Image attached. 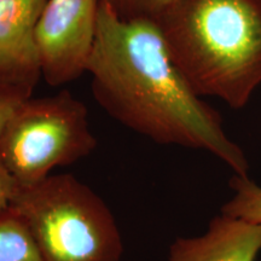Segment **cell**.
<instances>
[{
	"instance_id": "1",
	"label": "cell",
	"mask_w": 261,
	"mask_h": 261,
	"mask_svg": "<svg viewBox=\"0 0 261 261\" xmlns=\"http://www.w3.org/2000/svg\"><path fill=\"white\" fill-rule=\"evenodd\" d=\"M86 73L96 102L117 122L158 144L211 152L248 177L246 154L175 65L155 21H122L99 4Z\"/></svg>"
},
{
	"instance_id": "2",
	"label": "cell",
	"mask_w": 261,
	"mask_h": 261,
	"mask_svg": "<svg viewBox=\"0 0 261 261\" xmlns=\"http://www.w3.org/2000/svg\"><path fill=\"white\" fill-rule=\"evenodd\" d=\"M155 22L198 96L247 106L261 85V0H174Z\"/></svg>"
},
{
	"instance_id": "3",
	"label": "cell",
	"mask_w": 261,
	"mask_h": 261,
	"mask_svg": "<svg viewBox=\"0 0 261 261\" xmlns=\"http://www.w3.org/2000/svg\"><path fill=\"white\" fill-rule=\"evenodd\" d=\"M11 208L21 215L42 261H121L123 242L106 202L71 174H51L17 188Z\"/></svg>"
},
{
	"instance_id": "4",
	"label": "cell",
	"mask_w": 261,
	"mask_h": 261,
	"mask_svg": "<svg viewBox=\"0 0 261 261\" xmlns=\"http://www.w3.org/2000/svg\"><path fill=\"white\" fill-rule=\"evenodd\" d=\"M96 148L87 108L68 90L24 99L0 130V159L18 188L38 184Z\"/></svg>"
},
{
	"instance_id": "5",
	"label": "cell",
	"mask_w": 261,
	"mask_h": 261,
	"mask_svg": "<svg viewBox=\"0 0 261 261\" xmlns=\"http://www.w3.org/2000/svg\"><path fill=\"white\" fill-rule=\"evenodd\" d=\"M99 0H48L37 28L42 79L63 86L86 73Z\"/></svg>"
},
{
	"instance_id": "6",
	"label": "cell",
	"mask_w": 261,
	"mask_h": 261,
	"mask_svg": "<svg viewBox=\"0 0 261 261\" xmlns=\"http://www.w3.org/2000/svg\"><path fill=\"white\" fill-rule=\"evenodd\" d=\"M48 0H0V85L34 93L42 77L37 28Z\"/></svg>"
},
{
	"instance_id": "7",
	"label": "cell",
	"mask_w": 261,
	"mask_h": 261,
	"mask_svg": "<svg viewBox=\"0 0 261 261\" xmlns=\"http://www.w3.org/2000/svg\"><path fill=\"white\" fill-rule=\"evenodd\" d=\"M261 250V225L220 213L197 237L178 238L169 261H255Z\"/></svg>"
},
{
	"instance_id": "8",
	"label": "cell",
	"mask_w": 261,
	"mask_h": 261,
	"mask_svg": "<svg viewBox=\"0 0 261 261\" xmlns=\"http://www.w3.org/2000/svg\"><path fill=\"white\" fill-rule=\"evenodd\" d=\"M0 261H42L28 226L11 207L0 214Z\"/></svg>"
},
{
	"instance_id": "9",
	"label": "cell",
	"mask_w": 261,
	"mask_h": 261,
	"mask_svg": "<svg viewBox=\"0 0 261 261\" xmlns=\"http://www.w3.org/2000/svg\"><path fill=\"white\" fill-rule=\"evenodd\" d=\"M230 188L234 195L221 207V213L261 225V187L249 177L234 174Z\"/></svg>"
},
{
	"instance_id": "10",
	"label": "cell",
	"mask_w": 261,
	"mask_h": 261,
	"mask_svg": "<svg viewBox=\"0 0 261 261\" xmlns=\"http://www.w3.org/2000/svg\"><path fill=\"white\" fill-rule=\"evenodd\" d=\"M174 0H99L112 14L122 21H155Z\"/></svg>"
},
{
	"instance_id": "11",
	"label": "cell",
	"mask_w": 261,
	"mask_h": 261,
	"mask_svg": "<svg viewBox=\"0 0 261 261\" xmlns=\"http://www.w3.org/2000/svg\"><path fill=\"white\" fill-rule=\"evenodd\" d=\"M31 96L33 94L27 91L0 85V130L16 108Z\"/></svg>"
},
{
	"instance_id": "12",
	"label": "cell",
	"mask_w": 261,
	"mask_h": 261,
	"mask_svg": "<svg viewBox=\"0 0 261 261\" xmlns=\"http://www.w3.org/2000/svg\"><path fill=\"white\" fill-rule=\"evenodd\" d=\"M17 188L14 177L0 159V214L10 208Z\"/></svg>"
}]
</instances>
